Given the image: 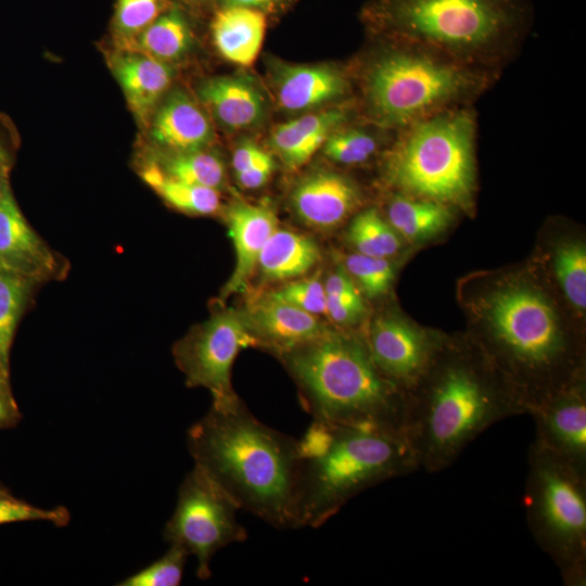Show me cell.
Segmentation results:
<instances>
[{
  "label": "cell",
  "instance_id": "obj_19",
  "mask_svg": "<svg viewBox=\"0 0 586 586\" xmlns=\"http://www.w3.org/2000/svg\"><path fill=\"white\" fill-rule=\"evenodd\" d=\"M347 87L343 74L327 65H282L276 76L278 103L289 112L323 106L343 97Z\"/></svg>",
  "mask_w": 586,
  "mask_h": 586
},
{
  "label": "cell",
  "instance_id": "obj_37",
  "mask_svg": "<svg viewBox=\"0 0 586 586\" xmlns=\"http://www.w3.org/2000/svg\"><path fill=\"white\" fill-rule=\"evenodd\" d=\"M327 314L337 324H353L364 315L366 308L361 296H327Z\"/></svg>",
  "mask_w": 586,
  "mask_h": 586
},
{
  "label": "cell",
  "instance_id": "obj_25",
  "mask_svg": "<svg viewBox=\"0 0 586 586\" xmlns=\"http://www.w3.org/2000/svg\"><path fill=\"white\" fill-rule=\"evenodd\" d=\"M387 217L396 232L408 240L420 241L445 229L451 214L443 203L398 194L388 204Z\"/></svg>",
  "mask_w": 586,
  "mask_h": 586
},
{
  "label": "cell",
  "instance_id": "obj_6",
  "mask_svg": "<svg viewBox=\"0 0 586 586\" xmlns=\"http://www.w3.org/2000/svg\"><path fill=\"white\" fill-rule=\"evenodd\" d=\"M397 39L364 74L370 117L385 127H408L460 106L482 91L487 71L469 66L417 42Z\"/></svg>",
  "mask_w": 586,
  "mask_h": 586
},
{
  "label": "cell",
  "instance_id": "obj_36",
  "mask_svg": "<svg viewBox=\"0 0 586 586\" xmlns=\"http://www.w3.org/2000/svg\"><path fill=\"white\" fill-rule=\"evenodd\" d=\"M270 295L315 316L327 313L324 286L318 279L295 281Z\"/></svg>",
  "mask_w": 586,
  "mask_h": 586
},
{
  "label": "cell",
  "instance_id": "obj_14",
  "mask_svg": "<svg viewBox=\"0 0 586 586\" xmlns=\"http://www.w3.org/2000/svg\"><path fill=\"white\" fill-rule=\"evenodd\" d=\"M244 316L257 345L268 347L278 355L307 344L329 331L315 315L270 294L257 301Z\"/></svg>",
  "mask_w": 586,
  "mask_h": 586
},
{
  "label": "cell",
  "instance_id": "obj_7",
  "mask_svg": "<svg viewBox=\"0 0 586 586\" xmlns=\"http://www.w3.org/2000/svg\"><path fill=\"white\" fill-rule=\"evenodd\" d=\"M386 164L388 180L402 191L461 207L474 191V115L460 106L407 127Z\"/></svg>",
  "mask_w": 586,
  "mask_h": 586
},
{
  "label": "cell",
  "instance_id": "obj_21",
  "mask_svg": "<svg viewBox=\"0 0 586 586\" xmlns=\"http://www.w3.org/2000/svg\"><path fill=\"white\" fill-rule=\"evenodd\" d=\"M345 118L341 110L310 113L277 126L270 144L292 169L304 165Z\"/></svg>",
  "mask_w": 586,
  "mask_h": 586
},
{
  "label": "cell",
  "instance_id": "obj_35",
  "mask_svg": "<svg viewBox=\"0 0 586 586\" xmlns=\"http://www.w3.org/2000/svg\"><path fill=\"white\" fill-rule=\"evenodd\" d=\"M163 0H118L115 26L125 41L145 29L162 10Z\"/></svg>",
  "mask_w": 586,
  "mask_h": 586
},
{
  "label": "cell",
  "instance_id": "obj_33",
  "mask_svg": "<svg viewBox=\"0 0 586 586\" xmlns=\"http://www.w3.org/2000/svg\"><path fill=\"white\" fill-rule=\"evenodd\" d=\"M67 508H40L13 496L8 488L0 485V525L17 522L46 521L63 527L69 523Z\"/></svg>",
  "mask_w": 586,
  "mask_h": 586
},
{
  "label": "cell",
  "instance_id": "obj_41",
  "mask_svg": "<svg viewBox=\"0 0 586 586\" xmlns=\"http://www.w3.org/2000/svg\"><path fill=\"white\" fill-rule=\"evenodd\" d=\"M323 286L327 296L347 297L360 295L349 276L342 269L330 275Z\"/></svg>",
  "mask_w": 586,
  "mask_h": 586
},
{
  "label": "cell",
  "instance_id": "obj_28",
  "mask_svg": "<svg viewBox=\"0 0 586 586\" xmlns=\"http://www.w3.org/2000/svg\"><path fill=\"white\" fill-rule=\"evenodd\" d=\"M348 240L358 253L386 258L400 247L396 231L385 222L377 209L370 208L353 220L348 229Z\"/></svg>",
  "mask_w": 586,
  "mask_h": 586
},
{
  "label": "cell",
  "instance_id": "obj_16",
  "mask_svg": "<svg viewBox=\"0 0 586 586\" xmlns=\"http://www.w3.org/2000/svg\"><path fill=\"white\" fill-rule=\"evenodd\" d=\"M149 135L156 145L170 153L204 149L214 137L203 106L179 89L156 106Z\"/></svg>",
  "mask_w": 586,
  "mask_h": 586
},
{
  "label": "cell",
  "instance_id": "obj_20",
  "mask_svg": "<svg viewBox=\"0 0 586 586\" xmlns=\"http://www.w3.org/2000/svg\"><path fill=\"white\" fill-rule=\"evenodd\" d=\"M111 65L130 107L146 118L170 86L173 68L168 63L131 50L113 55Z\"/></svg>",
  "mask_w": 586,
  "mask_h": 586
},
{
  "label": "cell",
  "instance_id": "obj_29",
  "mask_svg": "<svg viewBox=\"0 0 586 586\" xmlns=\"http://www.w3.org/2000/svg\"><path fill=\"white\" fill-rule=\"evenodd\" d=\"M29 280L0 268V370L7 373L9 349L28 292Z\"/></svg>",
  "mask_w": 586,
  "mask_h": 586
},
{
  "label": "cell",
  "instance_id": "obj_31",
  "mask_svg": "<svg viewBox=\"0 0 586 586\" xmlns=\"http://www.w3.org/2000/svg\"><path fill=\"white\" fill-rule=\"evenodd\" d=\"M189 553L180 546L169 545L157 560L120 581L118 586H178L181 583Z\"/></svg>",
  "mask_w": 586,
  "mask_h": 586
},
{
  "label": "cell",
  "instance_id": "obj_2",
  "mask_svg": "<svg viewBox=\"0 0 586 586\" xmlns=\"http://www.w3.org/2000/svg\"><path fill=\"white\" fill-rule=\"evenodd\" d=\"M442 357L430 366L406 394L403 435L418 466L429 473L445 470L491 425L527 409L509 385L497 377L491 359L463 353Z\"/></svg>",
  "mask_w": 586,
  "mask_h": 586
},
{
  "label": "cell",
  "instance_id": "obj_22",
  "mask_svg": "<svg viewBox=\"0 0 586 586\" xmlns=\"http://www.w3.org/2000/svg\"><path fill=\"white\" fill-rule=\"evenodd\" d=\"M266 31L262 11L243 7H224L212 23L213 41L226 60L251 65L257 58Z\"/></svg>",
  "mask_w": 586,
  "mask_h": 586
},
{
  "label": "cell",
  "instance_id": "obj_44",
  "mask_svg": "<svg viewBox=\"0 0 586 586\" xmlns=\"http://www.w3.org/2000/svg\"><path fill=\"white\" fill-rule=\"evenodd\" d=\"M0 485H2V483L0 482Z\"/></svg>",
  "mask_w": 586,
  "mask_h": 586
},
{
  "label": "cell",
  "instance_id": "obj_40",
  "mask_svg": "<svg viewBox=\"0 0 586 586\" xmlns=\"http://www.w3.org/2000/svg\"><path fill=\"white\" fill-rule=\"evenodd\" d=\"M267 152L252 141L239 144L232 156V166L235 175L249 169Z\"/></svg>",
  "mask_w": 586,
  "mask_h": 586
},
{
  "label": "cell",
  "instance_id": "obj_5",
  "mask_svg": "<svg viewBox=\"0 0 586 586\" xmlns=\"http://www.w3.org/2000/svg\"><path fill=\"white\" fill-rule=\"evenodd\" d=\"M394 38L485 69L512 54L530 27V0H380L368 12Z\"/></svg>",
  "mask_w": 586,
  "mask_h": 586
},
{
  "label": "cell",
  "instance_id": "obj_9",
  "mask_svg": "<svg viewBox=\"0 0 586 586\" xmlns=\"http://www.w3.org/2000/svg\"><path fill=\"white\" fill-rule=\"evenodd\" d=\"M238 510L217 484L194 466L179 486L176 508L165 524L163 537L194 556L196 576L207 579L217 551L247 537L237 519Z\"/></svg>",
  "mask_w": 586,
  "mask_h": 586
},
{
  "label": "cell",
  "instance_id": "obj_30",
  "mask_svg": "<svg viewBox=\"0 0 586 586\" xmlns=\"http://www.w3.org/2000/svg\"><path fill=\"white\" fill-rule=\"evenodd\" d=\"M555 270L569 302L578 310L586 308V249L579 242L559 245L555 253Z\"/></svg>",
  "mask_w": 586,
  "mask_h": 586
},
{
  "label": "cell",
  "instance_id": "obj_39",
  "mask_svg": "<svg viewBox=\"0 0 586 586\" xmlns=\"http://www.w3.org/2000/svg\"><path fill=\"white\" fill-rule=\"evenodd\" d=\"M5 377L7 373L0 371V431L14 428L22 419Z\"/></svg>",
  "mask_w": 586,
  "mask_h": 586
},
{
  "label": "cell",
  "instance_id": "obj_8",
  "mask_svg": "<svg viewBox=\"0 0 586 586\" xmlns=\"http://www.w3.org/2000/svg\"><path fill=\"white\" fill-rule=\"evenodd\" d=\"M524 506L528 530L565 585L586 584V474L533 442Z\"/></svg>",
  "mask_w": 586,
  "mask_h": 586
},
{
  "label": "cell",
  "instance_id": "obj_27",
  "mask_svg": "<svg viewBox=\"0 0 586 586\" xmlns=\"http://www.w3.org/2000/svg\"><path fill=\"white\" fill-rule=\"evenodd\" d=\"M155 165L167 177L215 190L222 187L226 178L225 166L220 157L203 149L169 152L160 160V165Z\"/></svg>",
  "mask_w": 586,
  "mask_h": 586
},
{
  "label": "cell",
  "instance_id": "obj_32",
  "mask_svg": "<svg viewBox=\"0 0 586 586\" xmlns=\"http://www.w3.org/2000/svg\"><path fill=\"white\" fill-rule=\"evenodd\" d=\"M377 150V140L359 129L334 130L322 145L323 154L344 165L366 162Z\"/></svg>",
  "mask_w": 586,
  "mask_h": 586
},
{
  "label": "cell",
  "instance_id": "obj_43",
  "mask_svg": "<svg viewBox=\"0 0 586 586\" xmlns=\"http://www.w3.org/2000/svg\"><path fill=\"white\" fill-rule=\"evenodd\" d=\"M0 157H1V152H0Z\"/></svg>",
  "mask_w": 586,
  "mask_h": 586
},
{
  "label": "cell",
  "instance_id": "obj_23",
  "mask_svg": "<svg viewBox=\"0 0 586 586\" xmlns=\"http://www.w3.org/2000/svg\"><path fill=\"white\" fill-rule=\"evenodd\" d=\"M318 259L319 250L311 239L277 228L263 247L257 266L266 278L284 280L306 273Z\"/></svg>",
  "mask_w": 586,
  "mask_h": 586
},
{
  "label": "cell",
  "instance_id": "obj_34",
  "mask_svg": "<svg viewBox=\"0 0 586 586\" xmlns=\"http://www.w3.org/2000/svg\"><path fill=\"white\" fill-rule=\"evenodd\" d=\"M347 271L356 278L370 297L384 294L393 280L392 265L383 257L354 253L346 257Z\"/></svg>",
  "mask_w": 586,
  "mask_h": 586
},
{
  "label": "cell",
  "instance_id": "obj_42",
  "mask_svg": "<svg viewBox=\"0 0 586 586\" xmlns=\"http://www.w3.org/2000/svg\"><path fill=\"white\" fill-rule=\"evenodd\" d=\"M284 0H221L224 7H243L254 10H270Z\"/></svg>",
  "mask_w": 586,
  "mask_h": 586
},
{
  "label": "cell",
  "instance_id": "obj_1",
  "mask_svg": "<svg viewBox=\"0 0 586 586\" xmlns=\"http://www.w3.org/2000/svg\"><path fill=\"white\" fill-rule=\"evenodd\" d=\"M194 466L235 504L279 530L297 528V440L257 420L242 400L212 406L187 433Z\"/></svg>",
  "mask_w": 586,
  "mask_h": 586
},
{
  "label": "cell",
  "instance_id": "obj_26",
  "mask_svg": "<svg viewBox=\"0 0 586 586\" xmlns=\"http://www.w3.org/2000/svg\"><path fill=\"white\" fill-rule=\"evenodd\" d=\"M142 178L169 205L183 213L209 215L219 207L218 190L167 177L155 164L142 170Z\"/></svg>",
  "mask_w": 586,
  "mask_h": 586
},
{
  "label": "cell",
  "instance_id": "obj_38",
  "mask_svg": "<svg viewBox=\"0 0 586 586\" xmlns=\"http://www.w3.org/2000/svg\"><path fill=\"white\" fill-rule=\"evenodd\" d=\"M275 169L272 157L266 153L249 169L237 175L240 184L246 189H257L264 186Z\"/></svg>",
  "mask_w": 586,
  "mask_h": 586
},
{
  "label": "cell",
  "instance_id": "obj_4",
  "mask_svg": "<svg viewBox=\"0 0 586 586\" xmlns=\"http://www.w3.org/2000/svg\"><path fill=\"white\" fill-rule=\"evenodd\" d=\"M280 356L313 420L403 433L406 394L379 370L366 341L329 330Z\"/></svg>",
  "mask_w": 586,
  "mask_h": 586
},
{
  "label": "cell",
  "instance_id": "obj_13",
  "mask_svg": "<svg viewBox=\"0 0 586 586\" xmlns=\"http://www.w3.org/2000/svg\"><path fill=\"white\" fill-rule=\"evenodd\" d=\"M0 268L27 280L56 276L55 255L25 220L8 190L0 194Z\"/></svg>",
  "mask_w": 586,
  "mask_h": 586
},
{
  "label": "cell",
  "instance_id": "obj_17",
  "mask_svg": "<svg viewBox=\"0 0 586 586\" xmlns=\"http://www.w3.org/2000/svg\"><path fill=\"white\" fill-rule=\"evenodd\" d=\"M226 221L235 251V267L221 291L222 298L245 288L263 247L277 229L276 215L269 207L244 202L227 209Z\"/></svg>",
  "mask_w": 586,
  "mask_h": 586
},
{
  "label": "cell",
  "instance_id": "obj_3",
  "mask_svg": "<svg viewBox=\"0 0 586 586\" xmlns=\"http://www.w3.org/2000/svg\"><path fill=\"white\" fill-rule=\"evenodd\" d=\"M298 443L297 528L319 527L353 497L420 469L403 433L313 420Z\"/></svg>",
  "mask_w": 586,
  "mask_h": 586
},
{
  "label": "cell",
  "instance_id": "obj_11",
  "mask_svg": "<svg viewBox=\"0 0 586 586\" xmlns=\"http://www.w3.org/2000/svg\"><path fill=\"white\" fill-rule=\"evenodd\" d=\"M366 343L379 370L405 394L419 381L440 348L421 330L391 316L372 322Z\"/></svg>",
  "mask_w": 586,
  "mask_h": 586
},
{
  "label": "cell",
  "instance_id": "obj_15",
  "mask_svg": "<svg viewBox=\"0 0 586 586\" xmlns=\"http://www.w3.org/2000/svg\"><path fill=\"white\" fill-rule=\"evenodd\" d=\"M295 214L307 225L328 229L341 224L356 207L359 193L346 177L328 170L303 178L291 195Z\"/></svg>",
  "mask_w": 586,
  "mask_h": 586
},
{
  "label": "cell",
  "instance_id": "obj_12",
  "mask_svg": "<svg viewBox=\"0 0 586 586\" xmlns=\"http://www.w3.org/2000/svg\"><path fill=\"white\" fill-rule=\"evenodd\" d=\"M534 442L586 474V396L582 377L530 413Z\"/></svg>",
  "mask_w": 586,
  "mask_h": 586
},
{
  "label": "cell",
  "instance_id": "obj_10",
  "mask_svg": "<svg viewBox=\"0 0 586 586\" xmlns=\"http://www.w3.org/2000/svg\"><path fill=\"white\" fill-rule=\"evenodd\" d=\"M257 345L244 314L225 310L195 328L174 347L176 364L189 387H205L212 406L228 408L241 399L231 383V370L239 352Z\"/></svg>",
  "mask_w": 586,
  "mask_h": 586
},
{
  "label": "cell",
  "instance_id": "obj_18",
  "mask_svg": "<svg viewBox=\"0 0 586 586\" xmlns=\"http://www.w3.org/2000/svg\"><path fill=\"white\" fill-rule=\"evenodd\" d=\"M199 99L216 122L228 130H244L265 117L266 100L258 85L247 76H217L203 81Z\"/></svg>",
  "mask_w": 586,
  "mask_h": 586
},
{
  "label": "cell",
  "instance_id": "obj_24",
  "mask_svg": "<svg viewBox=\"0 0 586 586\" xmlns=\"http://www.w3.org/2000/svg\"><path fill=\"white\" fill-rule=\"evenodd\" d=\"M192 43V33L186 18L173 10L158 15L140 34L125 41V49L169 63L183 58Z\"/></svg>",
  "mask_w": 586,
  "mask_h": 586
}]
</instances>
